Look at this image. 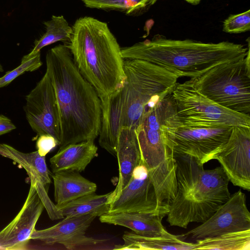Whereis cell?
<instances>
[{"mask_svg": "<svg viewBox=\"0 0 250 250\" xmlns=\"http://www.w3.org/2000/svg\"><path fill=\"white\" fill-rule=\"evenodd\" d=\"M125 82L121 88L101 99L100 146L116 156L121 127L136 129L146 111L172 93L179 77L153 63L125 60Z\"/></svg>", "mask_w": 250, "mask_h": 250, "instance_id": "obj_1", "label": "cell"}, {"mask_svg": "<svg viewBox=\"0 0 250 250\" xmlns=\"http://www.w3.org/2000/svg\"><path fill=\"white\" fill-rule=\"evenodd\" d=\"M45 60L59 111V148L94 141L99 135L102 118L101 102L96 91L80 73L67 45L49 49Z\"/></svg>", "mask_w": 250, "mask_h": 250, "instance_id": "obj_2", "label": "cell"}, {"mask_svg": "<svg viewBox=\"0 0 250 250\" xmlns=\"http://www.w3.org/2000/svg\"><path fill=\"white\" fill-rule=\"evenodd\" d=\"M248 47L229 42L206 43L191 40H177L155 35L121 48L124 60L137 59L162 66L179 77L200 76L212 67L245 58Z\"/></svg>", "mask_w": 250, "mask_h": 250, "instance_id": "obj_3", "label": "cell"}, {"mask_svg": "<svg viewBox=\"0 0 250 250\" xmlns=\"http://www.w3.org/2000/svg\"><path fill=\"white\" fill-rule=\"evenodd\" d=\"M69 43L74 62L100 100L123 85L124 61L116 38L106 23L93 17L78 19L72 26Z\"/></svg>", "mask_w": 250, "mask_h": 250, "instance_id": "obj_4", "label": "cell"}, {"mask_svg": "<svg viewBox=\"0 0 250 250\" xmlns=\"http://www.w3.org/2000/svg\"><path fill=\"white\" fill-rule=\"evenodd\" d=\"M181 124L171 93L148 110L135 129L141 163L148 170L159 203L170 201L177 191L173 149Z\"/></svg>", "mask_w": 250, "mask_h": 250, "instance_id": "obj_5", "label": "cell"}, {"mask_svg": "<svg viewBox=\"0 0 250 250\" xmlns=\"http://www.w3.org/2000/svg\"><path fill=\"white\" fill-rule=\"evenodd\" d=\"M177 184L175 197L168 205L167 221L186 229L203 223L230 197L229 180L221 167L205 169L193 157L174 154Z\"/></svg>", "mask_w": 250, "mask_h": 250, "instance_id": "obj_6", "label": "cell"}, {"mask_svg": "<svg viewBox=\"0 0 250 250\" xmlns=\"http://www.w3.org/2000/svg\"><path fill=\"white\" fill-rule=\"evenodd\" d=\"M188 81L218 105L250 115V52L243 59L217 65Z\"/></svg>", "mask_w": 250, "mask_h": 250, "instance_id": "obj_7", "label": "cell"}, {"mask_svg": "<svg viewBox=\"0 0 250 250\" xmlns=\"http://www.w3.org/2000/svg\"><path fill=\"white\" fill-rule=\"evenodd\" d=\"M182 124L192 127L228 125L250 127V115L216 104L187 81L177 83L172 93Z\"/></svg>", "mask_w": 250, "mask_h": 250, "instance_id": "obj_8", "label": "cell"}, {"mask_svg": "<svg viewBox=\"0 0 250 250\" xmlns=\"http://www.w3.org/2000/svg\"><path fill=\"white\" fill-rule=\"evenodd\" d=\"M24 111L30 127L38 136L51 135L60 143L59 111L54 88L47 70L26 96Z\"/></svg>", "mask_w": 250, "mask_h": 250, "instance_id": "obj_9", "label": "cell"}, {"mask_svg": "<svg viewBox=\"0 0 250 250\" xmlns=\"http://www.w3.org/2000/svg\"><path fill=\"white\" fill-rule=\"evenodd\" d=\"M250 229V213L245 194L240 189L207 220L181 235L182 239H204L224 233Z\"/></svg>", "mask_w": 250, "mask_h": 250, "instance_id": "obj_10", "label": "cell"}, {"mask_svg": "<svg viewBox=\"0 0 250 250\" xmlns=\"http://www.w3.org/2000/svg\"><path fill=\"white\" fill-rule=\"evenodd\" d=\"M167 212L168 207L158 203L148 170L140 163L127 184L110 204L108 213H157L167 216Z\"/></svg>", "mask_w": 250, "mask_h": 250, "instance_id": "obj_11", "label": "cell"}, {"mask_svg": "<svg viewBox=\"0 0 250 250\" xmlns=\"http://www.w3.org/2000/svg\"><path fill=\"white\" fill-rule=\"evenodd\" d=\"M233 127H192L181 124L175 134L174 154L191 156L204 165L227 142Z\"/></svg>", "mask_w": 250, "mask_h": 250, "instance_id": "obj_12", "label": "cell"}, {"mask_svg": "<svg viewBox=\"0 0 250 250\" xmlns=\"http://www.w3.org/2000/svg\"><path fill=\"white\" fill-rule=\"evenodd\" d=\"M229 182L250 190V127L233 126L227 142L212 156Z\"/></svg>", "mask_w": 250, "mask_h": 250, "instance_id": "obj_13", "label": "cell"}, {"mask_svg": "<svg viewBox=\"0 0 250 250\" xmlns=\"http://www.w3.org/2000/svg\"><path fill=\"white\" fill-rule=\"evenodd\" d=\"M97 216L94 214L64 217L56 225L41 230L35 229L31 239L47 245L60 244L66 249L103 250L106 240L88 237L85 232Z\"/></svg>", "mask_w": 250, "mask_h": 250, "instance_id": "obj_14", "label": "cell"}, {"mask_svg": "<svg viewBox=\"0 0 250 250\" xmlns=\"http://www.w3.org/2000/svg\"><path fill=\"white\" fill-rule=\"evenodd\" d=\"M44 208L35 184L30 183L28 194L21 209L0 231V250H25Z\"/></svg>", "mask_w": 250, "mask_h": 250, "instance_id": "obj_15", "label": "cell"}, {"mask_svg": "<svg viewBox=\"0 0 250 250\" xmlns=\"http://www.w3.org/2000/svg\"><path fill=\"white\" fill-rule=\"evenodd\" d=\"M0 155L17 163L26 170L30 183L35 184L37 191L50 219H63L61 211L52 202L47 194L51 181L45 156H41L37 150L29 153L22 152L5 144H0Z\"/></svg>", "mask_w": 250, "mask_h": 250, "instance_id": "obj_16", "label": "cell"}, {"mask_svg": "<svg viewBox=\"0 0 250 250\" xmlns=\"http://www.w3.org/2000/svg\"><path fill=\"white\" fill-rule=\"evenodd\" d=\"M116 157L119 166V178L115 189L110 192L109 205L127 184L134 169L141 163V153L134 129L126 127L120 128Z\"/></svg>", "mask_w": 250, "mask_h": 250, "instance_id": "obj_17", "label": "cell"}, {"mask_svg": "<svg viewBox=\"0 0 250 250\" xmlns=\"http://www.w3.org/2000/svg\"><path fill=\"white\" fill-rule=\"evenodd\" d=\"M162 213L122 212L105 213L100 216L102 223L128 228L135 233L147 237L171 236L162 223Z\"/></svg>", "mask_w": 250, "mask_h": 250, "instance_id": "obj_18", "label": "cell"}, {"mask_svg": "<svg viewBox=\"0 0 250 250\" xmlns=\"http://www.w3.org/2000/svg\"><path fill=\"white\" fill-rule=\"evenodd\" d=\"M97 146L90 140L68 144L59 148L50 159L52 172L63 170L81 172L97 156Z\"/></svg>", "mask_w": 250, "mask_h": 250, "instance_id": "obj_19", "label": "cell"}, {"mask_svg": "<svg viewBox=\"0 0 250 250\" xmlns=\"http://www.w3.org/2000/svg\"><path fill=\"white\" fill-rule=\"evenodd\" d=\"M54 187L56 206L67 203L83 195L94 193L95 183L88 180L80 172L63 170L52 175Z\"/></svg>", "mask_w": 250, "mask_h": 250, "instance_id": "obj_20", "label": "cell"}, {"mask_svg": "<svg viewBox=\"0 0 250 250\" xmlns=\"http://www.w3.org/2000/svg\"><path fill=\"white\" fill-rule=\"evenodd\" d=\"M124 243L115 246L113 250H193L195 243L184 241L180 235L147 237L134 232H125Z\"/></svg>", "mask_w": 250, "mask_h": 250, "instance_id": "obj_21", "label": "cell"}, {"mask_svg": "<svg viewBox=\"0 0 250 250\" xmlns=\"http://www.w3.org/2000/svg\"><path fill=\"white\" fill-rule=\"evenodd\" d=\"M110 192L99 195L94 193L79 197L67 203L56 206L63 218L86 214L97 217L108 213Z\"/></svg>", "mask_w": 250, "mask_h": 250, "instance_id": "obj_22", "label": "cell"}, {"mask_svg": "<svg viewBox=\"0 0 250 250\" xmlns=\"http://www.w3.org/2000/svg\"><path fill=\"white\" fill-rule=\"evenodd\" d=\"M195 241L194 250H250V229Z\"/></svg>", "mask_w": 250, "mask_h": 250, "instance_id": "obj_23", "label": "cell"}, {"mask_svg": "<svg viewBox=\"0 0 250 250\" xmlns=\"http://www.w3.org/2000/svg\"><path fill=\"white\" fill-rule=\"evenodd\" d=\"M45 32L34 42V47L30 54H35L44 47L59 41L65 44L69 43L73 32L72 27L62 15H53L50 20L43 22Z\"/></svg>", "mask_w": 250, "mask_h": 250, "instance_id": "obj_24", "label": "cell"}, {"mask_svg": "<svg viewBox=\"0 0 250 250\" xmlns=\"http://www.w3.org/2000/svg\"><path fill=\"white\" fill-rule=\"evenodd\" d=\"M85 6L106 11L115 10L128 16H138L146 12L157 0H81Z\"/></svg>", "mask_w": 250, "mask_h": 250, "instance_id": "obj_25", "label": "cell"}, {"mask_svg": "<svg viewBox=\"0 0 250 250\" xmlns=\"http://www.w3.org/2000/svg\"><path fill=\"white\" fill-rule=\"evenodd\" d=\"M40 52L35 54H28L24 56L21 64L14 69L7 72L0 78V88L9 84L14 80L25 72L33 71L42 65Z\"/></svg>", "mask_w": 250, "mask_h": 250, "instance_id": "obj_26", "label": "cell"}, {"mask_svg": "<svg viewBox=\"0 0 250 250\" xmlns=\"http://www.w3.org/2000/svg\"><path fill=\"white\" fill-rule=\"evenodd\" d=\"M250 29V10L240 14L231 15L225 20L223 25L224 32L239 33Z\"/></svg>", "mask_w": 250, "mask_h": 250, "instance_id": "obj_27", "label": "cell"}, {"mask_svg": "<svg viewBox=\"0 0 250 250\" xmlns=\"http://www.w3.org/2000/svg\"><path fill=\"white\" fill-rule=\"evenodd\" d=\"M59 144V142L52 135L42 134L39 136L36 142V147L41 156H45Z\"/></svg>", "mask_w": 250, "mask_h": 250, "instance_id": "obj_28", "label": "cell"}, {"mask_svg": "<svg viewBox=\"0 0 250 250\" xmlns=\"http://www.w3.org/2000/svg\"><path fill=\"white\" fill-rule=\"evenodd\" d=\"M16 128L10 119L3 115H0V136L9 132Z\"/></svg>", "mask_w": 250, "mask_h": 250, "instance_id": "obj_29", "label": "cell"}, {"mask_svg": "<svg viewBox=\"0 0 250 250\" xmlns=\"http://www.w3.org/2000/svg\"><path fill=\"white\" fill-rule=\"evenodd\" d=\"M188 3L192 5H197L200 3L201 0H185Z\"/></svg>", "mask_w": 250, "mask_h": 250, "instance_id": "obj_30", "label": "cell"}, {"mask_svg": "<svg viewBox=\"0 0 250 250\" xmlns=\"http://www.w3.org/2000/svg\"><path fill=\"white\" fill-rule=\"evenodd\" d=\"M3 71V69L2 66H1V65L0 63V72H2Z\"/></svg>", "mask_w": 250, "mask_h": 250, "instance_id": "obj_31", "label": "cell"}]
</instances>
